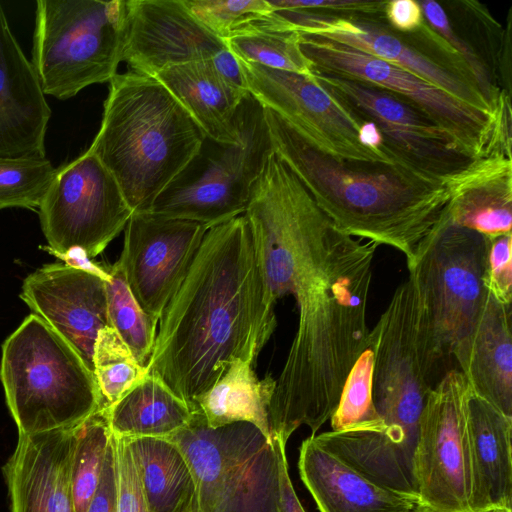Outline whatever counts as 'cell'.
<instances>
[{
    "instance_id": "cell-2",
    "label": "cell",
    "mask_w": 512,
    "mask_h": 512,
    "mask_svg": "<svg viewBox=\"0 0 512 512\" xmlns=\"http://www.w3.org/2000/svg\"><path fill=\"white\" fill-rule=\"evenodd\" d=\"M335 229L327 255L293 295L298 326L269 406L272 439L330 420L367 345V302L377 244Z\"/></svg>"
},
{
    "instance_id": "cell-44",
    "label": "cell",
    "mask_w": 512,
    "mask_h": 512,
    "mask_svg": "<svg viewBox=\"0 0 512 512\" xmlns=\"http://www.w3.org/2000/svg\"><path fill=\"white\" fill-rule=\"evenodd\" d=\"M210 61L227 82L248 92L240 62L228 47L218 52Z\"/></svg>"
},
{
    "instance_id": "cell-17",
    "label": "cell",
    "mask_w": 512,
    "mask_h": 512,
    "mask_svg": "<svg viewBox=\"0 0 512 512\" xmlns=\"http://www.w3.org/2000/svg\"><path fill=\"white\" fill-rule=\"evenodd\" d=\"M208 230L198 222L150 212L130 217L118 262L137 302L157 324Z\"/></svg>"
},
{
    "instance_id": "cell-32",
    "label": "cell",
    "mask_w": 512,
    "mask_h": 512,
    "mask_svg": "<svg viewBox=\"0 0 512 512\" xmlns=\"http://www.w3.org/2000/svg\"><path fill=\"white\" fill-rule=\"evenodd\" d=\"M105 282L110 326L118 333L140 365L147 368L151 357L157 323L142 309L132 294L118 261L107 266Z\"/></svg>"
},
{
    "instance_id": "cell-35",
    "label": "cell",
    "mask_w": 512,
    "mask_h": 512,
    "mask_svg": "<svg viewBox=\"0 0 512 512\" xmlns=\"http://www.w3.org/2000/svg\"><path fill=\"white\" fill-rule=\"evenodd\" d=\"M55 169L46 156H0V210L39 207Z\"/></svg>"
},
{
    "instance_id": "cell-20",
    "label": "cell",
    "mask_w": 512,
    "mask_h": 512,
    "mask_svg": "<svg viewBox=\"0 0 512 512\" xmlns=\"http://www.w3.org/2000/svg\"><path fill=\"white\" fill-rule=\"evenodd\" d=\"M76 427L18 434L2 467L10 512H75L71 465Z\"/></svg>"
},
{
    "instance_id": "cell-41",
    "label": "cell",
    "mask_w": 512,
    "mask_h": 512,
    "mask_svg": "<svg viewBox=\"0 0 512 512\" xmlns=\"http://www.w3.org/2000/svg\"><path fill=\"white\" fill-rule=\"evenodd\" d=\"M86 512H117V470L113 434L106 452L100 482Z\"/></svg>"
},
{
    "instance_id": "cell-15",
    "label": "cell",
    "mask_w": 512,
    "mask_h": 512,
    "mask_svg": "<svg viewBox=\"0 0 512 512\" xmlns=\"http://www.w3.org/2000/svg\"><path fill=\"white\" fill-rule=\"evenodd\" d=\"M470 387L459 370L446 372L431 390L419 427L414 475L426 512H472L467 442Z\"/></svg>"
},
{
    "instance_id": "cell-4",
    "label": "cell",
    "mask_w": 512,
    "mask_h": 512,
    "mask_svg": "<svg viewBox=\"0 0 512 512\" xmlns=\"http://www.w3.org/2000/svg\"><path fill=\"white\" fill-rule=\"evenodd\" d=\"M205 136L155 77L109 82L101 126L88 150L111 173L133 211L147 212L199 155Z\"/></svg>"
},
{
    "instance_id": "cell-39",
    "label": "cell",
    "mask_w": 512,
    "mask_h": 512,
    "mask_svg": "<svg viewBox=\"0 0 512 512\" xmlns=\"http://www.w3.org/2000/svg\"><path fill=\"white\" fill-rule=\"evenodd\" d=\"M114 437L117 512H149L142 485L125 438Z\"/></svg>"
},
{
    "instance_id": "cell-36",
    "label": "cell",
    "mask_w": 512,
    "mask_h": 512,
    "mask_svg": "<svg viewBox=\"0 0 512 512\" xmlns=\"http://www.w3.org/2000/svg\"><path fill=\"white\" fill-rule=\"evenodd\" d=\"M192 14L215 36L227 41L270 15L268 0H185Z\"/></svg>"
},
{
    "instance_id": "cell-11",
    "label": "cell",
    "mask_w": 512,
    "mask_h": 512,
    "mask_svg": "<svg viewBox=\"0 0 512 512\" xmlns=\"http://www.w3.org/2000/svg\"><path fill=\"white\" fill-rule=\"evenodd\" d=\"M300 34L321 37L407 70L455 98L487 112L501 114L478 86L463 58L427 23L402 34L383 18L343 16L305 10H275Z\"/></svg>"
},
{
    "instance_id": "cell-18",
    "label": "cell",
    "mask_w": 512,
    "mask_h": 512,
    "mask_svg": "<svg viewBox=\"0 0 512 512\" xmlns=\"http://www.w3.org/2000/svg\"><path fill=\"white\" fill-rule=\"evenodd\" d=\"M227 48L189 10L185 0H128L121 62L154 77L169 67L212 59Z\"/></svg>"
},
{
    "instance_id": "cell-23",
    "label": "cell",
    "mask_w": 512,
    "mask_h": 512,
    "mask_svg": "<svg viewBox=\"0 0 512 512\" xmlns=\"http://www.w3.org/2000/svg\"><path fill=\"white\" fill-rule=\"evenodd\" d=\"M512 417L473 394L467 402L472 512L512 510Z\"/></svg>"
},
{
    "instance_id": "cell-45",
    "label": "cell",
    "mask_w": 512,
    "mask_h": 512,
    "mask_svg": "<svg viewBox=\"0 0 512 512\" xmlns=\"http://www.w3.org/2000/svg\"><path fill=\"white\" fill-rule=\"evenodd\" d=\"M413 512H426L422 507L417 508Z\"/></svg>"
},
{
    "instance_id": "cell-27",
    "label": "cell",
    "mask_w": 512,
    "mask_h": 512,
    "mask_svg": "<svg viewBox=\"0 0 512 512\" xmlns=\"http://www.w3.org/2000/svg\"><path fill=\"white\" fill-rule=\"evenodd\" d=\"M254 367L248 361L235 359L221 377L191 403L211 428L248 422L272 441L269 406L276 379L271 373L258 379Z\"/></svg>"
},
{
    "instance_id": "cell-34",
    "label": "cell",
    "mask_w": 512,
    "mask_h": 512,
    "mask_svg": "<svg viewBox=\"0 0 512 512\" xmlns=\"http://www.w3.org/2000/svg\"><path fill=\"white\" fill-rule=\"evenodd\" d=\"M373 349L367 345L350 370L338 405L330 418L332 431H376L381 420L372 397Z\"/></svg>"
},
{
    "instance_id": "cell-42",
    "label": "cell",
    "mask_w": 512,
    "mask_h": 512,
    "mask_svg": "<svg viewBox=\"0 0 512 512\" xmlns=\"http://www.w3.org/2000/svg\"><path fill=\"white\" fill-rule=\"evenodd\" d=\"M384 17L387 24L395 31L410 34L417 31L425 22L419 1H386Z\"/></svg>"
},
{
    "instance_id": "cell-21",
    "label": "cell",
    "mask_w": 512,
    "mask_h": 512,
    "mask_svg": "<svg viewBox=\"0 0 512 512\" xmlns=\"http://www.w3.org/2000/svg\"><path fill=\"white\" fill-rule=\"evenodd\" d=\"M51 116L39 79L0 3V156H45Z\"/></svg>"
},
{
    "instance_id": "cell-40",
    "label": "cell",
    "mask_w": 512,
    "mask_h": 512,
    "mask_svg": "<svg viewBox=\"0 0 512 512\" xmlns=\"http://www.w3.org/2000/svg\"><path fill=\"white\" fill-rule=\"evenodd\" d=\"M275 10H305L343 16L383 18L386 1L368 0H268Z\"/></svg>"
},
{
    "instance_id": "cell-24",
    "label": "cell",
    "mask_w": 512,
    "mask_h": 512,
    "mask_svg": "<svg viewBox=\"0 0 512 512\" xmlns=\"http://www.w3.org/2000/svg\"><path fill=\"white\" fill-rule=\"evenodd\" d=\"M301 480L319 512H413L419 499L384 488L321 447L311 435L299 450Z\"/></svg>"
},
{
    "instance_id": "cell-13",
    "label": "cell",
    "mask_w": 512,
    "mask_h": 512,
    "mask_svg": "<svg viewBox=\"0 0 512 512\" xmlns=\"http://www.w3.org/2000/svg\"><path fill=\"white\" fill-rule=\"evenodd\" d=\"M38 213L55 255L92 259L125 229L133 211L111 173L86 150L55 169Z\"/></svg>"
},
{
    "instance_id": "cell-31",
    "label": "cell",
    "mask_w": 512,
    "mask_h": 512,
    "mask_svg": "<svg viewBox=\"0 0 512 512\" xmlns=\"http://www.w3.org/2000/svg\"><path fill=\"white\" fill-rule=\"evenodd\" d=\"M111 436L108 404L77 424L71 465L75 512H86L97 490Z\"/></svg>"
},
{
    "instance_id": "cell-5",
    "label": "cell",
    "mask_w": 512,
    "mask_h": 512,
    "mask_svg": "<svg viewBox=\"0 0 512 512\" xmlns=\"http://www.w3.org/2000/svg\"><path fill=\"white\" fill-rule=\"evenodd\" d=\"M0 379L18 434L76 425L107 404L77 351L33 313L4 341Z\"/></svg>"
},
{
    "instance_id": "cell-37",
    "label": "cell",
    "mask_w": 512,
    "mask_h": 512,
    "mask_svg": "<svg viewBox=\"0 0 512 512\" xmlns=\"http://www.w3.org/2000/svg\"><path fill=\"white\" fill-rule=\"evenodd\" d=\"M426 23L466 62L478 86L497 109L510 102V94L494 83L486 64L475 50L453 28L443 7L433 0L419 1Z\"/></svg>"
},
{
    "instance_id": "cell-29",
    "label": "cell",
    "mask_w": 512,
    "mask_h": 512,
    "mask_svg": "<svg viewBox=\"0 0 512 512\" xmlns=\"http://www.w3.org/2000/svg\"><path fill=\"white\" fill-rule=\"evenodd\" d=\"M194 409L160 378L147 374L108 405L112 434L119 438H169L190 422Z\"/></svg>"
},
{
    "instance_id": "cell-26",
    "label": "cell",
    "mask_w": 512,
    "mask_h": 512,
    "mask_svg": "<svg viewBox=\"0 0 512 512\" xmlns=\"http://www.w3.org/2000/svg\"><path fill=\"white\" fill-rule=\"evenodd\" d=\"M210 60L169 67L154 77L182 105L207 140L234 144L236 114L249 92L227 82Z\"/></svg>"
},
{
    "instance_id": "cell-46",
    "label": "cell",
    "mask_w": 512,
    "mask_h": 512,
    "mask_svg": "<svg viewBox=\"0 0 512 512\" xmlns=\"http://www.w3.org/2000/svg\"><path fill=\"white\" fill-rule=\"evenodd\" d=\"M493 512H512V510H496V511H493Z\"/></svg>"
},
{
    "instance_id": "cell-30",
    "label": "cell",
    "mask_w": 512,
    "mask_h": 512,
    "mask_svg": "<svg viewBox=\"0 0 512 512\" xmlns=\"http://www.w3.org/2000/svg\"><path fill=\"white\" fill-rule=\"evenodd\" d=\"M225 42L240 61L312 76V65L301 51L298 31L274 10Z\"/></svg>"
},
{
    "instance_id": "cell-1",
    "label": "cell",
    "mask_w": 512,
    "mask_h": 512,
    "mask_svg": "<svg viewBox=\"0 0 512 512\" xmlns=\"http://www.w3.org/2000/svg\"><path fill=\"white\" fill-rule=\"evenodd\" d=\"M277 326L244 215L210 228L158 321L147 371L191 403L235 359L256 365ZM192 404V403H191Z\"/></svg>"
},
{
    "instance_id": "cell-12",
    "label": "cell",
    "mask_w": 512,
    "mask_h": 512,
    "mask_svg": "<svg viewBox=\"0 0 512 512\" xmlns=\"http://www.w3.org/2000/svg\"><path fill=\"white\" fill-rule=\"evenodd\" d=\"M235 122L236 142L216 143L203 169L181 175L147 212L198 222L209 229L245 213L273 148L263 107L250 94L240 104Z\"/></svg>"
},
{
    "instance_id": "cell-43",
    "label": "cell",
    "mask_w": 512,
    "mask_h": 512,
    "mask_svg": "<svg viewBox=\"0 0 512 512\" xmlns=\"http://www.w3.org/2000/svg\"><path fill=\"white\" fill-rule=\"evenodd\" d=\"M279 458L280 512H306L293 488L286 457V443L277 437L272 439Z\"/></svg>"
},
{
    "instance_id": "cell-28",
    "label": "cell",
    "mask_w": 512,
    "mask_h": 512,
    "mask_svg": "<svg viewBox=\"0 0 512 512\" xmlns=\"http://www.w3.org/2000/svg\"><path fill=\"white\" fill-rule=\"evenodd\" d=\"M149 512H200L194 476L183 453L166 438H125Z\"/></svg>"
},
{
    "instance_id": "cell-6",
    "label": "cell",
    "mask_w": 512,
    "mask_h": 512,
    "mask_svg": "<svg viewBox=\"0 0 512 512\" xmlns=\"http://www.w3.org/2000/svg\"><path fill=\"white\" fill-rule=\"evenodd\" d=\"M267 300L294 295L324 261L336 227L273 152L243 214Z\"/></svg>"
},
{
    "instance_id": "cell-33",
    "label": "cell",
    "mask_w": 512,
    "mask_h": 512,
    "mask_svg": "<svg viewBox=\"0 0 512 512\" xmlns=\"http://www.w3.org/2000/svg\"><path fill=\"white\" fill-rule=\"evenodd\" d=\"M147 372L111 326L99 331L93 350V373L108 405L115 403Z\"/></svg>"
},
{
    "instance_id": "cell-10",
    "label": "cell",
    "mask_w": 512,
    "mask_h": 512,
    "mask_svg": "<svg viewBox=\"0 0 512 512\" xmlns=\"http://www.w3.org/2000/svg\"><path fill=\"white\" fill-rule=\"evenodd\" d=\"M312 70L368 83L408 101L454 140L464 154L511 156V107L501 114L471 106L425 79L369 54L317 36L300 34Z\"/></svg>"
},
{
    "instance_id": "cell-19",
    "label": "cell",
    "mask_w": 512,
    "mask_h": 512,
    "mask_svg": "<svg viewBox=\"0 0 512 512\" xmlns=\"http://www.w3.org/2000/svg\"><path fill=\"white\" fill-rule=\"evenodd\" d=\"M20 297L93 372L96 338L110 326L104 279L66 262L47 264L24 279Z\"/></svg>"
},
{
    "instance_id": "cell-16",
    "label": "cell",
    "mask_w": 512,
    "mask_h": 512,
    "mask_svg": "<svg viewBox=\"0 0 512 512\" xmlns=\"http://www.w3.org/2000/svg\"><path fill=\"white\" fill-rule=\"evenodd\" d=\"M239 62L249 94L319 150L346 160L394 164L362 144L359 126L312 76Z\"/></svg>"
},
{
    "instance_id": "cell-3",
    "label": "cell",
    "mask_w": 512,
    "mask_h": 512,
    "mask_svg": "<svg viewBox=\"0 0 512 512\" xmlns=\"http://www.w3.org/2000/svg\"><path fill=\"white\" fill-rule=\"evenodd\" d=\"M263 112L273 152L336 229L395 248L411 269L445 211L446 185L396 164L331 156L276 112Z\"/></svg>"
},
{
    "instance_id": "cell-8",
    "label": "cell",
    "mask_w": 512,
    "mask_h": 512,
    "mask_svg": "<svg viewBox=\"0 0 512 512\" xmlns=\"http://www.w3.org/2000/svg\"><path fill=\"white\" fill-rule=\"evenodd\" d=\"M166 439L189 464L200 512H280L278 453L255 425L211 428L194 411L188 425Z\"/></svg>"
},
{
    "instance_id": "cell-38",
    "label": "cell",
    "mask_w": 512,
    "mask_h": 512,
    "mask_svg": "<svg viewBox=\"0 0 512 512\" xmlns=\"http://www.w3.org/2000/svg\"><path fill=\"white\" fill-rule=\"evenodd\" d=\"M512 233L488 238L486 287L499 303L512 302Z\"/></svg>"
},
{
    "instance_id": "cell-22",
    "label": "cell",
    "mask_w": 512,
    "mask_h": 512,
    "mask_svg": "<svg viewBox=\"0 0 512 512\" xmlns=\"http://www.w3.org/2000/svg\"><path fill=\"white\" fill-rule=\"evenodd\" d=\"M452 356L473 394L512 417L511 306L490 294L477 321Z\"/></svg>"
},
{
    "instance_id": "cell-14",
    "label": "cell",
    "mask_w": 512,
    "mask_h": 512,
    "mask_svg": "<svg viewBox=\"0 0 512 512\" xmlns=\"http://www.w3.org/2000/svg\"><path fill=\"white\" fill-rule=\"evenodd\" d=\"M312 77L355 123L378 129L394 164L446 185L474 160L429 116L393 93L315 70Z\"/></svg>"
},
{
    "instance_id": "cell-25",
    "label": "cell",
    "mask_w": 512,
    "mask_h": 512,
    "mask_svg": "<svg viewBox=\"0 0 512 512\" xmlns=\"http://www.w3.org/2000/svg\"><path fill=\"white\" fill-rule=\"evenodd\" d=\"M446 187L451 223L489 239L512 233V157L493 152L475 158Z\"/></svg>"
},
{
    "instance_id": "cell-9",
    "label": "cell",
    "mask_w": 512,
    "mask_h": 512,
    "mask_svg": "<svg viewBox=\"0 0 512 512\" xmlns=\"http://www.w3.org/2000/svg\"><path fill=\"white\" fill-rule=\"evenodd\" d=\"M488 238L451 223L445 211L409 269L420 298V321L438 367L477 321L486 287Z\"/></svg>"
},
{
    "instance_id": "cell-7",
    "label": "cell",
    "mask_w": 512,
    "mask_h": 512,
    "mask_svg": "<svg viewBox=\"0 0 512 512\" xmlns=\"http://www.w3.org/2000/svg\"><path fill=\"white\" fill-rule=\"evenodd\" d=\"M123 0H38L31 64L45 95L60 100L110 82L121 62Z\"/></svg>"
}]
</instances>
